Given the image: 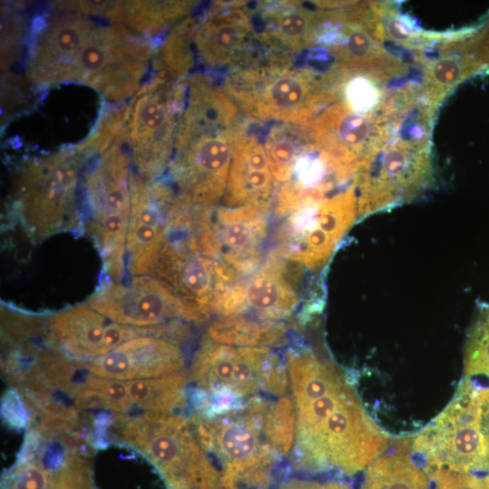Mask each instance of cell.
<instances>
[{"label": "cell", "instance_id": "obj_1", "mask_svg": "<svg viewBox=\"0 0 489 489\" xmlns=\"http://www.w3.org/2000/svg\"><path fill=\"white\" fill-rule=\"evenodd\" d=\"M284 359L296 412L292 469L352 476L388 450L389 436L334 362L304 345L288 347Z\"/></svg>", "mask_w": 489, "mask_h": 489}, {"label": "cell", "instance_id": "obj_2", "mask_svg": "<svg viewBox=\"0 0 489 489\" xmlns=\"http://www.w3.org/2000/svg\"><path fill=\"white\" fill-rule=\"evenodd\" d=\"M236 112L229 96L208 87L205 78L191 82L168 164L171 187L185 204L212 207L222 202L243 129Z\"/></svg>", "mask_w": 489, "mask_h": 489}, {"label": "cell", "instance_id": "obj_3", "mask_svg": "<svg viewBox=\"0 0 489 489\" xmlns=\"http://www.w3.org/2000/svg\"><path fill=\"white\" fill-rule=\"evenodd\" d=\"M87 150L78 149L34 158L17 168L10 213L34 244L57 234L83 231L79 187L80 171L87 164Z\"/></svg>", "mask_w": 489, "mask_h": 489}, {"label": "cell", "instance_id": "obj_4", "mask_svg": "<svg viewBox=\"0 0 489 489\" xmlns=\"http://www.w3.org/2000/svg\"><path fill=\"white\" fill-rule=\"evenodd\" d=\"M411 448L428 477L442 472L489 474V386L465 376Z\"/></svg>", "mask_w": 489, "mask_h": 489}, {"label": "cell", "instance_id": "obj_5", "mask_svg": "<svg viewBox=\"0 0 489 489\" xmlns=\"http://www.w3.org/2000/svg\"><path fill=\"white\" fill-rule=\"evenodd\" d=\"M268 397L254 396L215 414L196 412L195 433L220 467L219 489H267L281 458L268 445L262 414Z\"/></svg>", "mask_w": 489, "mask_h": 489}, {"label": "cell", "instance_id": "obj_6", "mask_svg": "<svg viewBox=\"0 0 489 489\" xmlns=\"http://www.w3.org/2000/svg\"><path fill=\"white\" fill-rule=\"evenodd\" d=\"M189 375L197 397L218 408L254 396L281 398L290 389L284 355L267 347H235L203 338Z\"/></svg>", "mask_w": 489, "mask_h": 489}, {"label": "cell", "instance_id": "obj_7", "mask_svg": "<svg viewBox=\"0 0 489 489\" xmlns=\"http://www.w3.org/2000/svg\"><path fill=\"white\" fill-rule=\"evenodd\" d=\"M115 438L145 455L168 489H219L220 472L192 423L175 413L115 414Z\"/></svg>", "mask_w": 489, "mask_h": 489}, {"label": "cell", "instance_id": "obj_8", "mask_svg": "<svg viewBox=\"0 0 489 489\" xmlns=\"http://www.w3.org/2000/svg\"><path fill=\"white\" fill-rule=\"evenodd\" d=\"M196 210L180 203L175 206L151 275L206 320L217 315L224 297L239 279L206 251L198 235Z\"/></svg>", "mask_w": 489, "mask_h": 489}, {"label": "cell", "instance_id": "obj_9", "mask_svg": "<svg viewBox=\"0 0 489 489\" xmlns=\"http://www.w3.org/2000/svg\"><path fill=\"white\" fill-rule=\"evenodd\" d=\"M129 157L115 144L84 172L83 231L102 260L105 280H121L131 212Z\"/></svg>", "mask_w": 489, "mask_h": 489}, {"label": "cell", "instance_id": "obj_10", "mask_svg": "<svg viewBox=\"0 0 489 489\" xmlns=\"http://www.w3.org/2000/svg\"><path fill=\"white\" fill-rule=\"evenodd\" d=\"M283 219L273 250L306 271L321 270L358 220L355 188L307 200Z\"/></svg>", "mask_w": 489, "mask_h": 489}, {"label": "cell", "instance_id": "obj_11", "mask_svg": "<svg viewBox=\"0 0 489 489\" xmlns=\"http://www.w3.org/2000/svg\"><path fill=\"white\" fill-rule=\"evenodd\" d=\"M311 72L274 62L240 69L225 87L252 116L297 125L307 120L323 101Z\"/></svg>", "mask_w": 489, "mask_h": 489}, {"label": "cell", "instance_id": "obj_12", "mask_svg": "<svg viewBox=\"0 0 489 489\" xmlns=\"http://www.w3.org/2000/svg\"><path fill=\"white\" fill-rule=\"evenodd\" d=\"M111 321L136 327L206 321L197 310L164 283L149 274L122 280H104L86 302Z\"/></svg>", "mask_w": 489, "mask_h": 489}, {"label": "cell", "instance_id": "obj_13", "mask_svg": "<svg viewBox=\"0 0 489 489\" xmlns=\"http://www.w3.org/2000/svg\"><path fill=\"white\" fill-rule=\"evenodd\" d=\"M269 214L253 206L199 207L200 241L209 254L241 279L254 273L267 254Z\"/></svg>", "mask_w": 489, "mask_h": 489}, {"label": "cell", "instance_id": "obj_14", "mask_svg": "<svg viewBox=\"0 0 489 489\" xmlns=\"http://www.w3.org/2000/svg\"><path fill=\"white\" fill-rule=\"evenodd\" d=\"M305 271L272 249L254 273L230 287L217 315L287 323L302 305L300 285Z\"/></svg>", "mask_w": 489, "mask_h": 489}, {"label": "cell", "instance_id": "obj_15", "mask_svg": "<svg viewBox=\"0 0 489 489\" xmlns=\"http://www.w3.org/2000/svg\"><path fill=\"white\" fill-rule=\"evenodd\" d=\"M148 53L122 26L96 28L72 61L65 81L89 83L112 98L128 95L138 87Z\"/></svg>", "mask_w": 489, "mask_h": 489}, {"label": "cell", "instance_id": "obj_16", "mask_svg": "<svg viewBox=\"0 0 489 489\" xmlns=\"http://www.w3.org/2000/svg\"><path fill=\"white\" fill-rule=\"evenodd\" d=\"M183 91L156 79L139 93L129 125L135 176L154 182L169 164L174 149L176 115L182 106Z\"/></svg>", "mask_w": 489, "mask_h": 489}, {"label": "cell", "instance_id": "obj_17", "mask_svg": "<svg viewBox=\"0 0 489 489\" xmlns=\"http://www.w3.org/2000/svg\"><path fill=\"white\" fill-rule=\"evenodd\" d=\"M131 212L126 243V271L129 275L151 274L166 241L176 204L171 186L130 177Z\"/></svg>", "mask_w": 489, "mask_h": 489}, {"label": "cell", "instance_id": "obj_18", "mask_svg": "<svg viewBox=\"0 0 489 489\" xmlns=\"http://www.w3.org/2000/svg\"><path fill=\"white\" fill-rule=\"evenodd\" d=\"M47 322L61 349L75 360L106 355L136 338L164 339L167 334L166 326L136 327L115 322L87 302L54 312Z\"/></svg>", "mask_w": 489, "mask_h": 489}, {"label": "cell", "instance_id": "obj_19", "mask_svg": "<svg viewBox=\"0 0 489 489\" xmlns=\"http://www.w3.org/2000/svg\"><path fill=\"white\" fill-rule=\"evenodd\" d=\"M75 362L79 368L98 377L132 380L184 371L186 357L177 343L156 337H140L123 343L106 355L75 360Z\"/></svg>", "mask_w": 489, "mask_h": 489}, {"label": "cell", "instance_id": "obj_20", "mask_svg": "<svg viewBox=\"0 0 489 489\" xmlns=\"http://www.w3.org/2000/svg\"><path fill=\"white\" fill-rule=\"evenodd\" d=\"M96 27L79 14L52 17L36 40L30 58V76L39 84L64 82L69 68Z\"/></svg>", "mask_w": 489, "mask_h": 489}, {"label": "cell", "instance_id": "obj_21", "mask_svg": "<svg viewBox=\"0 0 489 489\" xmlns=\"http://www.w3.org/2000/svg\"><path fill=\"white\" fill-rule=\"evenodd\" d=\"M277 183L273 176L264 146L244 127L237 136L223 206H253L271 212Z\"/></svg>", "mask_w": 489, "mask_h": 489}, {"label": "cell", "instance_id": "obj_22", "mask_svg": "<svg viewBox=\"0 0 489 489\" xmlns=\"http://www.w3.org/2000/svg\"><path fill=\"white\" fill-rule=\"evenodd\" d=\"M253 38L251 18L235 7L212 13L198 29L195 44L206 63L224 64L244 59Z\"/></svg>", "mask_w": 489, "mask_h": 489}, {"label": "cell", "instance_id": "obj_23", "mask_svg": "<svg viewBox=\"0 0 489 489\" xmlns=\"http://www.w3.org/2000/svg\"><path fill=\"white\" fill-rule=\"evenodd\" d=\"M235 347L277 348L287 344L289 326L284 322L258 321L242 316H219L203 337Z\"/></svg>", "mask_w": 489, "mask_h": 489}, {"label": "cell", "instance_id": "obj_24", "mask_svg": "<svg viewBox=\"0 0 489 489\" xmlns=\"http://www.w3.org/2000/svg\"><path fill=\"white\" fill-rule=\"evenodd\" d=\"M395 443L367 468L360 489H430L427 474L409 455V439Z\"/></svg>", "mask_w": 489, "mask_h": 489}, {"label": "cell", "instance_id": "obj_25", "mask_svg": "<svg viewBox=\"0 0 489 489\" xmlns=\"http://www.w3.org/2000/svg\"><path fill=\"white\" fill-rule=\"evenodd\" d=\"M265 439L282 459L291 455L296 432V412L292 396L267 398L262 414Z\"/></svg>", "mask_w": 489, "mask_h": 489}, {"label": "cell", "instance_id": "obj_26", "mask_svg": "<svg viewBox=\"0 0 489 489\" xmlns=\"http://www.w3.org/2000/svg\"><path fill=\"white\" fill-rule=\"evenodd\" d=\"M266 21L273 38L295 51L309 44L316 24L310 10L294 5L270 12Z\"/></svg>", "mask_w": 489, "mask_h": 489}, {"label": "cell", "instance_id": "obj_27", "mask_svg": "<svg viewBox=\"0 0 489 489\" xmlns=\"http://www.w3.org/2000/svg\"><path fill=\"white\" fill-rule=\"evenodd\" d=\"M273 129L264 142V149L273 176L278 184L288 182L294 170L295 164L303 152L304 145L302 130L300 134L291 129V126Z\"/></svg>", "mask_w": 489, "mask_h": 489}, {"label": "cell", "instance_id": "obj_28", "mask_svg": "<svg viewBox=\"0 0 489 489\" xmlns=\"http://www.w3.org/2000/svg\"><path fill=\"white\" fill-rule=\"evenodd\" d=\"M26 449L19 461L5 475L2 489H48L52 482L56 464L44 463L41 454ZM60 466V465H59Z\"/></svg>", "mask_w": 489, "mask_h": 489}, {"label": "cell", "instance_id": "obj_29", "mask_svg": "<svg viewBox=\"0 0 489 489\" xmlns=\"http://www.w3.org/2000/svg\"><path fill=\"white\" fill-rule=\"evenodd\" d=\"M464 374L489 379V306H484L472 324L464 350Z\"/></svg>", "mask_w": 489, "mask_h": 489}, {"label": "cell", "instance_id": "obj_30", "mask_svg": "<svg viewBox=\"0 0 489 489\" xmlns=\"http://www.w3.org/2000/svg\"><path fill=\"white\" fill-rule=\"evenodd\" d=\"M48 489H95L90 462L76 450H68Z\"/></svg>", "mask_w": 489, "mask_h": 489}, {"label": "cell", "instance_id": "obj_31", "mask_svg": "<svg viewBox=\"0 0 489 489\" xmlns=\"http://www.w3.org/2000/svg\"><path fill=\"white\" fill-rule=\"evenodd\" d=\"M435 489H489V474L437 473L429 477Z\"/></svg>", "mask_w": 489, "mask_h": 489}, {"label": "cell", "instance_id": "obj_32", "mask_svg": "<svg viewBox=\"0 0 489 489\" xmlns=\"http://www.w3.org/2000/svg\"><path fill=\"white\" fill-rule=\"evenodd\" d=\"M279 489H352V487L340 480L316 481L289 478L279 485Z\"/></svg>", "mask_w": 489, "mask_h": 489}]
</instances>
